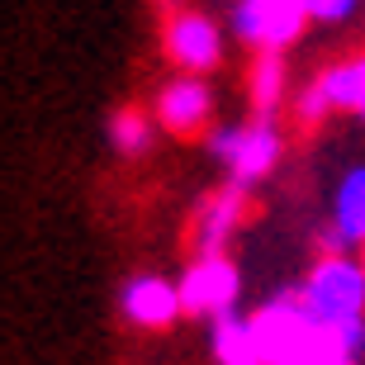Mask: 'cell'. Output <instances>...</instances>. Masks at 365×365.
Here are the masks:
<instances>
[{"label": "cell", "mask_w": 365, "mask_h": 365, "mask_svg": "<svg viewBox=\"0 0 365 365\" xmlns=\"http://www.w3.org/2000/svg\"><path fill=\"white\" fill-rule=\"evenodd\" d=\"M209 152H214V162H223V171H228L232 185L252 190L280 166L284 133H280L275 119L252 114L247 123H218L214 133H209Z\"/></svg>", "instance_id": "obj_1"}, {"label": "cell", "mask_w": 365, "mask_h": 365, "mask_svg": "<svg viewBox=\"0 0 365 365\" xmlns=\"http://www.w3.org/2000/svg\"><path fill=\"white\" fill-rule=\"evenodd\" d=\"M299 294L309 313L327 327H341L351 318H365V266L361 257H318L309 275L299 280Z\"/></svg>", "instance_id": "obj_2"}, {"label": "cell", "mask_w": 365, "mask_h": 365, "mask_svg": "<svg viewBox=\"0 0 365 365\" xmlns=\"http://www.w3.org/2000/svg\"><path fill=\"white\" fill-rule=\"evenodd\" d=\"M332 114L365 119V48L337 57L332 67H323L313 81H304L294 91V119L304 128H318Z\"/></svg>", "instance_id": "obj_3"}, {"label": "cell", "mask_w": 365, "mask_h": 365, "mask_svg": "<svg viewBox=\"0 0 365 365\" xmlns=\"http://www.w3.org/2000/svg\"><path fill=\"white\" fill-rule=\"evenodd\" d=\"M162 53L185 76H209L228 57V34L218 29V19L209 10L180 5V10H166L162 19Z\"/></svg>", "instance_id": "obj_4"}, {"label": "cell", "mask_w": 365, "mask_h": 365, "mask_svg": "<svg viewBox=\"0 0 365 365\" xmlns=\"http://www.w3.org/2000/svg\"><path fill=\"white\" fill-rule=\"evenodd\" d=\"M309 24L304 0H232L228 14V34L252 53H284L304 38Z\"/></svg>", "instance_id": "obj_5"}, {"label": "cell", "mask_w": 365, "mask_h": 365, "mask_svg": "<svg viewBox=\"0 0 365 365\" xmlns=\"http://www.w3.org/2000/svg\"><path fill=\"white\" fill-rule=\"evenodd\" d=\"M214 114H218V95L209 86V76L176 71L171 81H162V91L152 100V119L171 138H209L214 133Z\"/></svg>", "instance_id": "obj_6"}, {"label": "cell", "mask_w": 365, "mask_h": 365, "mask_svg": "<svg viewBox=\"0 0 365 365\" xmlns=\"http://www.w3.org/2000/svg\"><path fill=\"white\" fill-rule=\"evenodd\" d=\"M180 299H185V318H232L237 299H242V271L237 261H228V252L214 257H195L180 275Z\"/></svg>", "instance_id": "obj_7"}, {"label": "cell", "mask_w": 365, "mask_h": 365, "mask_svg": "<svg viewBox=\"0 0 365 365\" xmlns=\"http://www.w3.org/2000/svg\"><path fill=\"white\" fill-rule=\"evenodd\" d=\"M119 313L138 332H166V327H176L185 318V299H180L176 280H166L157 271H138L119 289Z\"/></svg>", "instance_id": "obj_8"}, {"label": "cell", "mask_w": 365, "mask_h": 365, "mask_svg": "<svg viewBox=\"0 0 365 365\" xmlns=\"http://www.w3.org/2000/svg\"><path fill=\"white\" fill-rule=\"evenodd\" d=\"M247 223V185H218L214 195H204L195 218H190V242L195 257H214L228 252V242L237 237V228Z\"/></svg>", "instance_id": "obj_9"}, {"label": "cell", "mask_w": 365, "mask_h": 365, "mask_svg": "<svg viewBox=\"0 0 365 365\" xmlns=\"http://www.w3.org/2000/svg\"><path fill=\"white\" fill-rule=\"evenodd\" d=\"M327 223L351 242V252L365 247V162L341 171L337 190H332V214H327Z\"/></svg>", "instance_id": "obj_10"}, {"label": "cell", "mask_w": 365, "mask_h": 365, "mask_svg": "<svg viewBox=\"0 0 365 365\" xmlns=\"http://www.w3.org/2000/svg\"><path fill=\"white\" fill-rule=\"evenodd\" d=\"M247 95L261 119H275L289 105V71H284V53H257L252 57V76H247Z\"/></svg>", "instance_id": "obj_11"}, {"label": "cell", "mask_w": 365, "mask_h": 365, "mask_svg": "<svg viewBox=\"0 0 365 365\" xmlns=\"http://www.w3.org/2000/svg\"><path fill=\"white\" fill-rule=\"evenodd\" d=\"M152 133H157V119H152V109H133V105L114 109V114H109V123H105L109 148L119 152L123 162H138V157H148Z\"/></svg>", "instance_id": "obj_12"}, {"label": "cell", "mask_w": 365, "mask_h": 365, "mask_svg": "<svg viewBox=\"0 0 365 365\" xmlns=\"http://www.w3.org/2000/svg\"><path fill=\"white\" fill-rule=\"evenodd\" d=\"M214 361L218 365H266V356L257 351V337H252V323L247 318H218L214 323Z\"/></svg>", "instance_id": "obj_13"}, {"label": "cell", "mask_w": 365, "mask_h": 365, "mask_svg": "<svg viewBox=\"0 0 365 365\" xmlns=\"http://www.w3.org/2000/svg\"><path fill=\"white\" fill-rule=\"evenodd\" d=\"M304 10H309V19H313V24L341 29V24H351L356 14L365 10V0H304Z\"/></svg>", "instance_id": "obj_14"}, {"label": "cell", "mask_w": 365, "mask_h": 365, "mask_svg": "<svg viewBox=\"0 0 365 365\" xmlns=\"http://www.w3.org/2000/svg\"><path fill=\"white\" fill-rule=\"evenodd\" d=\"M356 257H361V266H365V247H361V252H356Z\"/></svg>", "instance_id": "obj_15"}]
</instances>
